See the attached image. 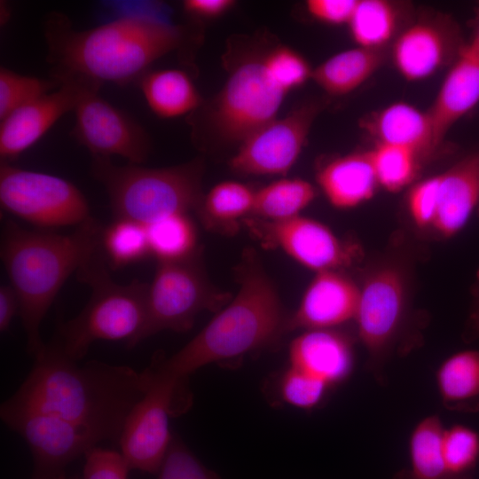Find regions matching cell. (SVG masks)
I'll use <instances>...</instances> for the list:
<instances>
[{
	"instance_id": "6da1fadb",
	"label": "cell",
	"mask_w": 479,
	"mask_h": 479,
	"mask_svg": "<svg viewBox=\"0 0 479 479\" xmlns=\"http://www.w3.org/2000/svg\"><path fill=\"white\" fill-rule=\"evenodd\" d=\"M148 385L145 369L138 373L98 360L79 365L54 336L4 403L65 419L92 429L103 441L119 442L127 417Z\"/></svg>"
},
{
	"instance_id": "7a4b0ae2",
	"label": "cell",
	"mask_w": 479,
	"mask_h": 479,
	"mask_svg": "<svg viewBox=\"0 0 479 479\" xmlns=\"http://www.w3.org/2000/svg\"><path fill=\"white\" fill-rule=\"evenodd\" d=\"M44 34L54 80L61 83L75 79L98 86L141 78L154 61L179 48L185 38L183 27L145 14H127L77 30L67 17L52 12Z\"/></svg>"
},
{
	"instance_id": "3957f363",
	"label": "cell",
	"mask_w": 479,
	"mask_h": 479,
	"mask_svg": "<svg viewBox=\"0 0 479 479\" xmlns=\"http://www.w3.org/2000/svg\"><path fill=\"white\" fill-rule=\"evenodd\" d=\"M103 226L94 218L68 234L31 231L6 218L1 237V259L15 291L27 349L35 357L45 343L42 321L67 278L99 248Z\"/></svg>"
},
{
	"instance_id": "277c9868",
	"label": "cell",
	"mask_w": 479,
	"mask_h": 479,
	"mask_svg": "<svg viewBox=\"0 0 479 479\" xmlns=\"http://www.w3.org/2000/svg\"><path fill=\"white\" fill-rule=\"evenodd\" d=\"M287 329L273 282L251 258L244 265L235 297L187 344L168 358L154 357L157 375L182 383L211 363L239 357L271 343Z\"/></svg>"
},
{
	"instance_id": "5b68a950",
	"label": "cell",
	"mask_w": 479,
	"mask_h": 479,
	"mask_svg": "<svg viewBox=\"0 0 479 479\" xmlns=\"http://www.w3.org/2000/svg\"><path fill=\"white\" fill-rule=\"evenodd\" d=\"M109 269L99 248L76 271L78 280L91 287V295L77 316L59 325L55 337L77 362L96 341H126L129 348L135 347L145 326L148 284L137 279L118 284Z\"/></svg>"
},
{
	"instance_id": "8992f818",
	"label": "cell",
	"mask_w": 479,
	"mask_h": 479,
	"mask_svg": "<svg viewBox=\"0 0 479 479\" xmlns=\"http://www.w3.org/2000/svg\"><path fill=\"white\" fill-rule=\"evenodd\" d=\"M91 172L109 198L114 219L145 225L177 213L198 209L202 200V165L193 161L167 168L139 164H114L110 159L93 157Z\"/></svg>"
},
{
	"instance_id": "52a82bcc",
	"label": "cell",
	"mask_w": 479,
	"mask_h": 479,
	"mask_svg": "<svg viewBox=\"0 0 479 479\" xmlns=\"http://www.w3.org/2000/svg\"><path fill=\"white\" fill-rule=\"evenodd\" d=\"M405 279L397 267L375 270L360 287L355 317L358 337L368 356L366 369L380 384L386 383V365L397 354L411 349L404 340L408 326Z\"/></svg>"
},
{
	"instance_id": "ba28073f",
	"label": "cell",
	"mask_w": 479,
	"mask_h": 479,
	"mask_svg": "<svg viewBox=\"0 0 479 479\" xmlns=\"http://www.w3.org/2000/svg\"><path fill=\"white\" fill-rule=\"evenodd\" d=\"M216 293L204 272L198 250L173 262H158L146 298V321L137 344L163 330L185 332L204 310L221 306Z\"/></svg>"
},
{
	"instance_id": "9c48e42d",
	"label": "cell",
	"mask_w": 479,
	"mask_h": 479,
	"mask_svg": "<svg viewBox=\"0 0 479 479\" xmlns=\"http://www.w3.org/2000/svg\"><path fill=\"white\" fill-rule=\"evenodd\" d=\"M0 204L41 228L75 227L91 219L89 203L70 181L1 162Z\"/></svg>"
},
{
	"instance_id": "30bf717a",
	"label": "cell",
	"mask_w": 479,
	"mask_h": 479,
	"mask_svg": "<svg viewBox=\"0 0 479 479\" xmlns=\"http://www.w3.org/2000/svg\"><path fill=\"white\" fill-rule=\"evenodd\" d=\"M286 95L268 76L263 57L243 60L231 72L216 100L211 125L223 140L240 144L277 118Z\"/></svg>"
},
{
	"instance_id": "8fae6325",
	"label": "cell",
	"mask_w": 479,
	"mask_h": 479,
	"mask_svg": "<svg viewBox=\"0 0 479 479\" xmlns=\"http://www.w3.org/2000/svg\"><path fill=\"white\" fill-rule=\"evenodd\" d=\"M1 420L27 444L32 458L31 479H53L65 467L103 439L92 429L65 419L3 403Z\"/></svg>"
},
{
	"instance_id": "7c38bea8",
	"label": "cell",
	"mask_w": 479,
	"mask_h": 479,
	"mask_svg": "<svg viewBox=\"0 0 479 479\" xmlns=\"http://www.w3.org/2000/svg\"><path fill=\"white\" fill-rule=\"evenodd\" d=\"M145 370L148 389L127 417L118 444L131 469L157 475L173 439L169 417L182 384Z\"/></svg>"
},
{
	"instance_id": "4fadbf2b",
	"label": "cell",
	"mask_w": 479,
	"mask_h": 479,
	"mask_svg": "<svg viewBox=\"0 0 479 479\" xmlns=\"http://www.w3.org/2000/svg\"><path fill=\"white\" fill-rule=\"evenodd\" d=\"M319 108L306 104L263 125L239 146L230 161L244 175H285L298 160Z\"/></svg>"
},
{
	"instance_id": "5bb4252c",
	"label": "cell",
	"mask_w": 479,
	"mask_h": 479,
	"mask_svg": "<svg viewBox=\"0 0 479 479\" xmlns=\"http://www.w3.org/2000/svg\"><path fill=\"white\" fill-rule=\"evenodd\" d=\"M87 91L78 102L73 134L92 157L110 159L119 155L130 163L144 162L150 153V139L145 130L98 93Z\"/></svg>"
},
{
	"instance_id": "9a60e30c",
	"label": "cell",
	"mask_w": 479,
	"mask_h": 479,
	"mask_svg": "<svg viewBox=\"0 0 479 479\" xmlns=\"http://www.w3.org/2000/svg\"><path fill=\"white\" fill-rule=\"evenodd\" d=\"M263 239L316 272L351 265L360 251L341 240L325 224L301 215L282 221H262Z\"/></svg>"
},
{
	"instance_id": "2e32d148",
	"label": "cell",
	"mask_w": 479,
	"mask_h": 479,
	"mask_svg": "<svg viewBox=\"0 0 479 479\" xmlns=\"http://www.w3.org/2000/svg\"><path fill=\"white\" fill-rule=\"evenodd\" d=\"M99 86L67 80L52 91L17 108L0 124L1 162H11L34 145L65 114L74 111L84 94Z\"/></svg>"
},
{
	"instance_id": "e0dca14e",
	"label": "cell",
	"mask_w": 479,
	"mask_h": 479,
	"mask_svg": "<svg viewBox=\"0 0 479 479\" xmlns=\"http://www.w3.org/2000/svg\"><path fill=\"white\" fill-rule=\"evenodd\" d=\"M465 43L455 26L448 21L420 20L404 28L396 38L392 59L399 74L416 82L435 74L448 60L453 61Z\"/></svg>"
},
{
	"instance_id": "ac0fdd59",
	"label": "cell",
	"mask_w": 479,
	"mask_h": 479,
	"mask_svg": "<svg viewBox=\"0 0 479 479\" xmlns=\"http://www.w3.org/2000/svg\"><path fill=\"white\" fill-rule=\"evenodd\" d=\"M360 288L337 271L317 272L287 329H332L355 319Z\"/></svg>"
},
{
	"instance_id": "d6986e66",
	"label": "cell",
	"mask_w": 479,
	"mask_h": 479,
	"mask_svg": "<svg viewBox=\"0 0 479 479\" xmlns=\"http://www.w3.org/2000/svg\"><path fill=\"white\" fill-rule=\"evenodd\" d=\"M479 103V42L465 43L428 110L439 146L452 126Z\"/></svg>"
},
{
	"instance_id": "ffe728a7",
	"label": "cell",
	"mask_w": 479,
	"mask_h": 479,
	"mask_svg": "<svg viewBox=\"0 0 479 479\" xmlns=\"http://www.w3.org/2000/svg\"><path fill=\"white\" fill-rule=\"evenodd\" d=\"M289 362L332 388L351 373L353 346L348 336L334 328L305 330L291 342Z\"/></svg>"
},
{
	"instance_id": "44dd1931",
	"label": "cell",
	"mask_w": 479,
	"mask_h": 479,
	"mask_svg": "<svg viewBox=\"0 0 479 479\" xmlns=\"http://www.w3.org/2000/svg\"><path fill=\"white\" fill-rule=\"evenodd\" d=\"M436 213L432 227L444 238L459 233L479 205V150L439 174Z\"/></svg>"
},
{
	"instance_id": "7402d4cb",
	"label": "cell",
	"mask_w": 479,
	"mask_h": 479,
	"mask_svg": "<svg viewBox=\"0 0 479 479\" xmlns=\"http://www.w3.org/2000/svg\"><path fill=\"white\" fill-rule=\"evenodd\" d=\"M319 187L335 208H355L370 200L379 185L370 152L335 158L317 174Z\"/></svg>"
},
{
	"instance_id": "603a6c76",
	"label": "cell",
	"mask_w": 479,
	"mask_h": 479,
	"mask_svg": "<svg viewBox=\"0 0 479 479\" xmlns=\"http://www.w3.org/2000/svg\"><path fill=\"white\" fill-rule=\"evenodd\" d=\"M366 126L377 143L405 147L420 157L437 147L428 111L405 102L386 106L372 116Z\"/></svg>"
},
{
	"instance_id": "cb8c5ba5",
	"label": "cell",
	"mask_w": 479,
	"mask_h": 479,
	"mask_svg": "<svg viewBox=\"0 0 479 479\" xmlns=\"http://www.w3.org/2000/svg\"><path fill=\"white\" fill-rule=\"evenodd\" d=\"M436 381L445 409L479 412V350L466 349L448 357L438 367Z\"/></svg>"
},
{
	"instance_id": "d4e9b609",
	"label": "cell",
	"mask_w": 479,
	"mask_h": 479,
	"mask_svg": "<svg viewBox=\"0 0 479 479\" xmlns=\"http://www.w3.org/2000/svg\"><path fill=\"white\" fill-rule=\"evenodd\" d=\"M383 60L382 50L357 46L340 51L314 67L311 80L330 95H345L368 80Z\"/></svg>"
},
{
	"instance_id": "484cf974",
	"label": "cell",
	"mask_w": 479,
	"mask_h": 479,
	"mask_svg": "<svg viewBox=\"0 0 479 479\" xmlns=\"http://www.w3.org/2000/svg\"><path fill=\"white\" fill-rule=\"evenodd\" d=\"M140 87L150 109L161 118H176L195 111L201 98L190 76L179 69L149 71Z\"/></svg>"
},
{
	"instance_id": "4316f807",
	"label": "cell",
	"mask_w": 479,
	"mask_h": 479,
	"mask_svg": "<svg viewBox=\"0 0 479 479\" xmlns=\"http://www.w3.org/2000/svg\"><path fill=\"white\" fill-rule=\"evenodd\" d=\"M444 429L437 415L420 420L409 438L410 467L400 470L393 479H459L449 473L444 459Z\"/></svg>"
},
{
	"instance_id": "83f0119b",
	"label": "cell",
	"mask_w": 479,
	"mask_h": 479,
	"mask_svg": "<svg viewBox=\"0 0 479 479\" xmlns=\"http://www.w3.org/2000/svg\"><path fill=\"white\" fill-rule=\"evenodd\" d=\"M316 196L315 187L301 178H280L255 192V214L263 221H282L299 216Z\"/></svg>"
},
{
	"instance_id": "f1b7e54d",
	"label": "cell",
	"mask_w": 479,
	"mask_h": 479,
	"mask_svg": "<svg viewBox=\"0 0 479 479\" xmlns=\"http://www.w3.org/2000/svg\"><path fill=\"white\" fill-rule=\"evenodd\" d=\"M398 17L392 2L358 0L348 26L357 46L382 50L396 34Z\"/></svg>"
},
{
	"instance_id": "f546056e",
	"label": "cell",
	"mask_w": 479,
	"mask_h": 479,
	"mask_svg": "<svg viewBox=\"0 0 479 479\" xmlns=\"http://www.w3.org/2000/svg\"><path fill=\"white\" fill-rule=\"evenodd\" d=\"M150 254L158 262H173L196 252L197 232L188 213H177L146 225Z\"/></svg>"
},
{
	"instance_id": "4dcf8cb0",
	"label": "cell",
	"mask_w": 479,
	"mask_h": 479,
	"mask_svg": "<svg viewBox=\"0 0 479 479\" xmlns=\"http://www.w3.org/2000/svg\"><path fill=\"white\" fill-rule=\"evenodd\" d=\"M101 248L110 269L144 259L150 255L146 225L128 219H114L103 228Z\"/></svg>"
},
{
	"instance_id": "1f68e13d",
	"label": "cell",
	"mask_w": 479,
	"mask_h": 479,
	"mask_svg": "<svg viewBox=\"0 0 479 479\" xmlns=\"http://www.w3.org/2000/svg\"><path fill=\"white\" fill-rule=\"evenodd\" d=\"M255 191L237 181H224L202 198L198 210L209 224H231L252 214Z\"/></svg>"
},
{
	"instance_id": "d6a6232c",
	"label": "cell",
	"mask_w": 479,
	"mask_h": 479,
	"mask_svg": "<svg viewBox=\"0 0 479 479\" xmlns=\"http://www.w3.org/2000/svg\"><path fill=\"white\" fill-rule=\"evenodd\" d=\"M369 152L378 184L385 190L398 192L414 178L420 157L413 151L377 143Z\"/></svg>"
},
{
	"instance_id": "836d02e7",
	"label": "cell",
	"mask_w": 479,
	"mask_h": 479,
	"mask_svg": "<svg viewBox=\"0 0 479 479\" xmlns=\"http://www.w3.org/2000/svg\"><path fill=\"white\" fill-rule=\"evenodd\" d=\"M442 452L449 473L459 479H472L479 459V434L461 424L444 428Z\"/></svg>"
},
{
	"instance_id": "e575fe53",
	"label": "cell",
	"mask_w": 479,
	"mask_h": 479,
	"mask_svg": "<svg viewBox=\"0 0 479 479\" xmlns=\"http://www.w3.org/2000/svg\"><path fill=\"white\" fill-rule=\"evenodd\" d=\"M60 83L35 76L17 74L5 67L0 69V120L12 112L57 89Z\"/></svg>"
},
{
	"instance_id": "d590c367",
	"label": "cell",
	"mask_w": 479,
	"mask_h": 479,
	"mask_svg": "<svg viewBox=\"0 0 479 479\" xmlns=\"http://www.w3.org/2000/svg\"><path fill=\"white\" fill-rule=\"evenodd\" d=\"M263 60L270 79L287 94L311 79L313 68L300 53L289 47H276L263 56Z\"/></svg>"
},
{
	"instance_id": "8d00e7d4",
	"label": "cell",
	"mask_w": 479,
	"mask_h": 479,
	"mask_svg": "<svg viewBox=\"0 0 479 479\" xmlns=\"http://www.w3.org/2000/svg\"><path fill=\"white\" fill-rule=\"evenodd\" d=\"M330 388L325 381L291 365L279 381L282 399L293 406L305 410L317 407Z\"/></svg>"
},
{
	"instance_id": "74e56055",
	"label": "cell",
	"mask_w": 479,
	"mask_h": 479,
	"mask_svg": "<svg viewBox=\"0 0 479 479\" xmlns=\"http://www.w3.org/2000/svg\"><path fill=\"white\" fill-rule=\"evenodd\" d=\"M157 475L158 479H220L181 440L174 437Z\"/></svg>"
},
{
	"instance_id": "f35d334b",
	"label": "cell",
	"mask_w": 479,
	"mask_h": 479,
	"mask_svg": "<svg viewBox=\"0 0 479 479\" xmlns=\"http://www.w3.org/2000/svg\"><path fill=\"white\" fill-rule=\"evenodd\" d=\"M84 456L82 479H128L131 468L121 452L96 446Z\"/></svg>"
},
{
	"instance_id": "ab89813d",
	"label": "cell",
	"mask_w": 479,
	"mask_h": 479,
	"mask_svg": "<svg viewBox=\"0 0 479 479\" xmlns=\"http://www.w3.org/2000/svg\"><path fill=\"white\" fill-rule=\"evenodd\" d=\"M439 175L416 184L409 192L408 207L413 222L420 228L432 226L438 199Z\"/></svg>"
},
{
	"instance_id": "60d3db41",
	"label": "cell",
	"mask_w": 479,
	"mask_h": 479,
	"mask_svg": "<svg viewBox=\"0 0 479 479\" xmlns=\"http://www.w3.org/2000/svg\"><path fill=\"white\" fill-rule=\"evenodd\" d=\"M358 0H308L306 9L316 20L331 24H349Z\"/></svg>"
},
{
	"instance_id": "b9f144b4",
	"label": "cell",
	"mask_w": 479,
	"mask_h": 479,
	"mask_svg": "<svg viewBox=\"0 0 479 479\" xmlns=\"http://www.w3.org/2000/svg\"><path fill=\"white\" fill-rule=\"evenodd\" d=\"M234 4L232 0H186L184 9L191 15L200 18H216L230 10Z\"/></svg>"
},
{
	"instance_id": "7bdbcfd3",
	"label": "cell",
	"mask_w": 479,
	"mask_h": 479,
	"mask_svg": "<svg viewBox=\"0 0 479 479\" xmlns=\"http://www.w3.org/2000/svg\"><path fill=\"white\" fill-rule=\"evenodd\" d=\"M20 312L17 294L10 285L0 287V330L5 332L13 318Z\"/></svg>"
},
{
	"instance_id": "ee69618b",
	"label": "cell",
	"mask_w": 479,
	"mask_h": 479,
	"mask_svg": "<svg viewBox=\"0 0 479 479\" xmlns=\"http://www.w3.org/2000/svg\"><path fill=\"white\" fill-rule=\"evenodd\" d=\"M463 339L467 342L479 339V297L467 318L463 333Z\"/></svg>"
},
{
	"instance_id": "f6af8a7d",
	"label": "cell",
	"mask_w": 479,
	"mask_h": 479,
	"mask_svg": "<svg viewBox=\"0 0 479 479\" xmlns=\"http://www.w3.org/2000/svg\"><path fill=\"white\" fill-rule=\"evenodd\" d=\"M473 37L475 38L479 42V8L476 11V15L475 19V29Z\"/></svg>"
},
{
	"instance_id": "bcb514c9",
	"label": "cell",
	"mask_w": 479,
	"mask_h": 479,
	"mask_svg": "<svg viewBox=\"0 0 479 479\" xmlns=\"http://www.w3.org/2000/svg\"><path fill=\"white\" fill-rule=\"evenodd\" d=\"M53 479H80L77 476H67L65 473L59 475V476L53 478Z\"/></svg>"
}]
</instances>
